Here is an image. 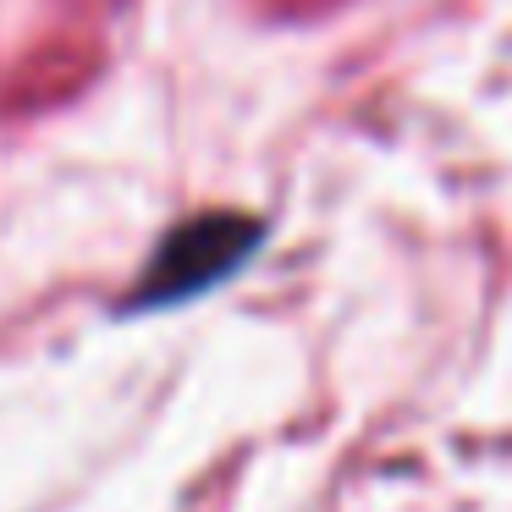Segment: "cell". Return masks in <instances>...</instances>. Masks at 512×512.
Returning a JSON list of instances; mask_svg holds the SVG:
<instances>
[{"label": "cell", "mask_w": 512, "mask_h": 512, "mask_svg": "<svg viewBox=\"0 0 512 512\" xmlns=\"http://www.w3.org/2000/svg\"><path fill=\"white\" fill-rule=\"evenodd\" d=\"M259 243H265V221H254V215H237V210L188 215L155 243L149 265L138 270L133 292H127L122 314H160V309L204 298L210 287L232 281L254 259Z\"/></svg>", "instance_id": "obj_1"}]
</instances>
